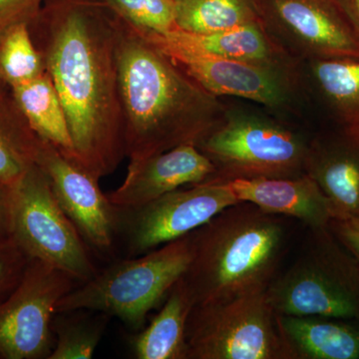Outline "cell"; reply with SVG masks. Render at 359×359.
<instances>
[{
	"label": "cell",
	"instance_id": "cell-16",
	"mask_svg": "<svg viewBox=\"0 0 359 359\" xmlns=\"http://www.w3.org/2000/svg\"><path fill=\"white\" fill-rule=\"evenodd\" d=\"M226 183L238 202L254 204L268 214L299 219L309 230L327 228L332 219L327 197L306 173L290 178L237 179Z\"/></svg>",
	"mask_w": 359,
	"mask_h": 359
},
{
	"label": "cell",
	"instance_id": "cell-11",
	"mask_svg": "<svg viewBox=\"0 0 359 359\" xmlns=\"http://www.w3.org/2000/svg\"><path fill=\"white\" fill-rule=\"evenodd\" d=\"M238 200L228 185L208 181L186 186L134 210H122L128 257L140 256L193 233Z\"/></svg>",
	"mask_w": 359,
	"mask_h": 359
},
{
	"label": "cell",
	"instance_id": "cell-5",
	"mask_svg": "<svg viewBox=\"0 0 359 359\" xmlns=\"http://www.w3.org/2000/svg\"><path fill=\"white\" fill-rule=\"evenodd\" d=\"M297 259L275 276L266 299L278 316L359 323V264L330 228L309 230Z\"/></svg>",
	"mask_w": 359,
	"mask_h": 359
},
{
	"label": "cell",
	"instance_id": "cell-19",
	"mask_svg": "<svg viewBox=\"0 0 359 359\" xmlns=\"http://www.w3.org/2000/svg\"><path fill=\"white\" fill-rule=\"evenodd\" d=\"M157 34L172 43L207 52L219 57L280 70L278 61L282 58L283 51L266 34L259 23H250L205 34L181 29Z\"/></svg>",
	"mask_w": 359,
	"mask_h": 359
},
{
	"label": "cell",
	"instance_id": "cell-23",
	"mask_svg": "<svg viewBox=\"0 0 359 359\" xmlns=\"http://www.w3.org/2000/svg\"><path fill=\"white\" fill-rule=\"evenodd\" d=\"M110 316L87 309L58 311L52 323L54 346L48 359H90Z\"/></svg>",
	"mask_w": 359,
	"mask_h": 359
},
{
	"label": "cell",
	"instance_id": "cell-2",
	"mask_svg": "<svg viewBox=\"0 0 359 359\" xmlns=\"http://www.w3.org/2000/svg\"><path fill=\"white\" fill-rule=\"evenodd\" d=\"M117 65L130 162L186 144L197 146L226 114L218 97L120 18Z\"/></svg>",
	"mask_w": 359,
	"mask_h": 359
},
{
	"label": "cell",
	"instance_id": "cell-3",
	"mask_svg": "<svg viewBox=\"0 0 359 359\" xmlns=\"http://www.w3.org/2000/svg\"><path fill=\"white\" fill-rule=\"evenodd\" d=\"M282 219L238 202L191 233L192 259L183 278L196 304L266 292L287 252Z\"/></svg>",
	"mask_w": 359,
	"mask_h": 359
},
{
	"label": "cell",
	"instance_id": "cell-32",
	"mask_svg": "<svg viewBox=\"0 0 359 359\" xmlns=\"http://www.w3.org/2000/svg\"><path fill=\"white\" fill-rule=\"evenodd\" d=\"M8 89L9 87L7 86V85L4 83V82L2 81L1 79H0V95H1V94H4V92H6Z\"/></svg>",
	"mask_w": 359,
	"mask_h": 359
},
{
	"label": "cell",
	"instance_id": "cell-6",
	"mask_svg": "<svg viewBox=\"0 0 359 359\" xmlns=\"http://www.w3.org/2000/svg\"><path fill=\"white\" fill-rule=\"evenodd\" d=\"M188 359H294L266 292L195 304Z\"/></svg>",
	"mask_w": 359,
	"mask_h": 359
},
{
	"label": "cell",
	"instance_id": "cell-1",
	"mask_svg": "<svg viewBox=\"0 0 359 359\" xmlns=\"http://www.w3.org/2000/svg\"><path fill=\"white\" fill-rule=\"evenodd\" d=\"M29 28L65 108L77 162L97 179L112 174L126 157L119 18L101 0H45Z\"/></svg>",
	"mask_w": 359,
	"mask_h": 359
},
{
	"label": "cell",
	"instance_id": "cell-25",
	"mask_svg": "<svg viewBox=\"0 0 359 359\" xmlns=\"http://www.w3.org/2000/svg\"><path fill=\"white\" fill-rule=\"evenodd\" d=\"M45 72L29 23L11 26L0 36V79L9 87L26 83Z\"/></svg>",
	"mask_w": 359,
	"mask_h": 359
},
{
	"label": "cell",
	"instance_id": "cell-29",
	"mask_svg": "<svg viewBox=\"0 0 359 359\" xmlns=\"http://www.w3.org/2000/svg\"><path fill=\"white\" fill-rule=\"evenodd\" d=\"M328 228L339 240L340 244L358 261L359 264V219L339 221L332 219Z\"/></svg>",
	"mask_w": 359,
	"mask_h": 359
},
{
	"label": "cell",
	"instance_id": "cell-24",
	"mask_svg": "<svg viewBox=\"0 0 359 359\" xmlns=\"http://www.w3.org/2000/svg\"><path fill=\"white\" fill-rule=\"evenodd\" d=\"M313 73L328 102L344 124L359 125V59L313 61Z\"/></svg>",
	"mask_w": 359,
	"mask_h": 359
},
{
	"label": "cell",
	"instance_id": "cell-18",
	"mask_svg": "<svg viewBox=\"0 0 359 359\" xmlns=\"http://www.w3.org/2000/svg\"><path fill=\"white\" fill-rule=\"evenodd\" d=\"M196 302L184 278L170 290L150 325L131 340L138 359H188L187 325Z\"/></svg>",
	"mask_w": 359,
	"mask_h": 359
},
{
	"label": "cell",
	"instance_id": "cell-21",
	"mask_svg": "<svg viewBox=\"0 0 359 359\" xmlns=\"http://www.w3.org/2000/svg\"><path fill=\"white\" fill-rule=\"evenodd\" d=\"M41 144L7 90L0 95V184L9 188L18 185L36 165Z\"/></svg>",
	"mask_w": 359,
	"mask_h": 359
},
{
	"label": "cell",
	"instance_id": "cell-15",
	"mask_svg": "<svg viewBox=\"0 0 359 359\" xmlns=\"http://www.w3.org/2000/svg\"><path fill=\"white\" fill-rule=\"evenodd\" d=\"M304 173L325 194L332 219H359V125L309 143Z\"/></svg>",
	"mask_w": 359,
	"mask_h": 359
},
{
	"label": "cell",
	"instance_id": "cell-12",
	"mask_svg": "<svg viewBox=\"0 0 359 359\" xmlns=\"http://www.w3.org/2000/svg\"><path fill=\"white\" fill-rule=\"evenodd\" d=\"M36 165L90 250L111 254L121 231L123 211L101 191L99 179L43 139Z\"/></svg>",
	"mask_w": 359,
	"mask_h": 359
},
{
	"label": "cell",
	"instance_id": "cell-4",
	"mask_svg": "<svg viewBox=\"0 0 359 359\" xmlns=\"http://www.w3.org/2000/svg\"><path fill=\"white\" fill-rule=\"evenodd\" d=\"M193 248L191 233L140 256L116 262L79 283L57 304L58 311L87 309L116 316L139 332L185 275Z\"/></svg>",
	"mask_w": 359,
	"mask_h": 359
},
{
	"label": "cell",
	"instance_id": "cell-7",
	"mask_svg": "<svg viewBox=\"0 0 359 359\" xmlns=\"http://www.w3.org/2000/svg\"><path fill=\"white\" fill-rule=\"evenodd\" d=\"M308 144L271 120L226 112L197 147L216 168L214 181L226 183L237 179L299 176L304 173Z\"/></svg>",
	"mask_w": 359,
	"mask_h": 359
},
{
	"label": "cell",
	"instance_id": "cell-27",
	"mask_svg": "<svg viewBox=\"0 0 359 359\" xmlns=\"http://www.w3.org/2000/svg\"><path fill=\"white\" fill-rule=\"evenodd\" d=\"M28 261L13 238H0V297L15 287Z\"/></svg>",
	"mask_w": 359,
	"mask_h": 359
},
{
	"label": "cell",
	"instance_id": "cell-26",
	"mask_svg": "<svg viewBox=\"0 0 359 359\" xmlns=\"http://www.w3.org/2000/svg\"><path fill=\"white\" fill-rule=\"evenodd\" d=\"M123 20L143 32L178 29L175 0H101Z\"/></svg>",
	"mask_w": 359,
	"mask_h": 359
},
{
	"label": "cell",
	"instance_id": "cell-8",
	"mask_svg": "<svg viewBox=\"0 0 359 359\" xmlns=\"http://www.w3.org/2000/svg\"><path fill=\"white\" fill-rule=\"evenodd\" d=\"M11 237L29 259L50 264L79 283L98 271L88 245L37 165L13 188Z\"/></svg>",
	"mask_w": 359,
	"mask_h": 359
},
{
	"label": "cell",
	"instance_id": "cell-13",
	"mask_svg": "<svg viewBox=\"0 0 359 359\" xmlns=\"http://www.w3.org/2000/svg\"><path fill=\"white\" fill-rule=\"evenodd\" d=\"M139 32L212 95L238 97L271 108L287 100V82L280 70L219 57L172 43L155 32Z\"/></svg>",
	"mask_w": 359,
	"mask_h": 359
},
{
	"label": "cell",
	"instance_id": "cell-9",
	"mask_svg": "<svg viewBox=\"0 0 359 359\" xmlns=\"http://www.w3.org/2000/svg\"><path fill=\"white\" fill-rule=\"evenodd\" d=\"M259 22L283 52L316 60L359 59V30L346 0H252Z\"/></svg>",
	"mask_w": 359,
	"mask_h": 359
},
{
	"label": "cell",
	"instance_id": "cell-10",
	"mask_svg": "<svg viewBox=\"0 0 359 359\" xmlns=\"http://www.w3.org/2000/svg\"><path fill=\"white\" fill-rule=\"evenodd\" d=\"M78 283L65 271L29 259L15 287L0 302V358L48 359L58 302Z\"/></svg>",
	"mask_w": 359,
	"mask_h": 359
},
{
	"label": "cell",
	"instance_id": "cell-22",
	"mask_svg": "<svg viewBox=\"0 0 359 359\" xmlns=\"http://www.w3.org/2000/svg\"><path fill=\"white\" fill-rule=\"evenodd\" d=\"M176 23L183 32L205 34L259 23L252 0H175Z\"/></svg>",
	"mask_w": 359,
	"mask_h": 359
},
{
	"label": "cell",
	"instance_id": "cell-14",
	"mask_svg": "<svg viewBox=\"0 0 359 359\" xmlns=\"http://www.w3.org/2000/svg\"><path fill=\"white\" fill-rule=\"evenodd\" d=\"M216 168L193 144L178 146L146 159L130 162L126 178L112 193L111 203L134 210L183 187L212 181Z\"/></svg>",
	"mask_w": 359,
	"mask_h": 359
},
{
	"label": "cell",
	"instance_id": "cell-20",
	"mask_svg": "<svg viewBox=\"0 0 359 359\" xmlns=\"http://www.w3.org/2000/svg\"><path fill=\"white\" fill-rule=\"evenodd\" d=\"M14 100L40 138L76 160L69 124L57 91L46 71L26 83L11 87Z\"/></svg>",
	"mask_w": 359,
	"mask_h": 359
},
{
	"label": "cell",
	"instance_id": "cell-30",
	"mask_svg": "<svg viewBox=\"0 0 359 359\" xmlns=\"http://www.w3.org/2000/svg\"><path fill=\"white\" fill-rule=\"evenodd\" d=\"M13 188L0 184V238L11 237Z\"/></svg>",
	"mask_w": 359,
	"mask_h": 359
},
{
	"label": "cell",
	"instance_id": "cell-31",
	"mask_svg": "<svg viewBox=\"0 0 359 359\" xmlns=\"http://www.w3.org/2000/svg\"><path fill=\"white\" fill-rule=\"evenodd\" d=\"M347 9L359 30V0H346Z\"/></svg>",
	"mask_w": 359,
	"mask_h": 359
},
{
	"label": "cell",
	"instance_id": "cell-17",
	"mask_svg": "<svg viewBox=\"0 0 359 359\" xmlns=\"http://www.w3.org/2000/svg\"><path fill=\"white\" fill-rule=\"evenodd\" d=\"M294 359H359V323L325 316H278Z\"/></svg>",
	"mask_w": 359,
	"mask_h": 359
},
{
	"label": "cell",
	"instance_id": "cell-28",
	"mask_svg": "<svg viewBox=\"0 0 359 359\" xmlns=\"http://www.w3.org/2000/svg\"><path fill=\"white\" fill-rule=\"evenodd\" d=\"M45 0H0V36L11 26L32 22Z\"/></svg>",
	"mask_w": 359,
	"mask_h": 359
}]
</instances>
